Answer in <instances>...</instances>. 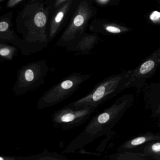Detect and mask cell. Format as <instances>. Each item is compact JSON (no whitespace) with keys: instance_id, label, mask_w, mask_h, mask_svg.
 <instances>
[{"instance_id":"ac0fdd59","label":"cell","mask_w":160,"mask_h":160,"mask_svg":"<svg viewBox=\"0 0 160 160\" xmlns=\"http://www.w3.org/2000/svg\"><path fill=\"white\" fill-rule=\"evenodd\" d=\"M3 0H0V2H2V1H3Z\"/></svg>"},{"instance_id":"6da1fadb","label":"cell","mask_w":160,"mask_h":160,"mask_svg":"<svg viewBox=\"0 0 160 160\" xmlns=\"http://www.w3.org/2000/svg\"><path fill=\"white\" fill-rule=\"evenodd\" d=\"M134 102L132 94H124L118 98L107 108L93 116L82 132L72 140L67 152H72L111 132Z\"/></svg>"},{"instance_id":"2e32d148","label":"cell","mask_w":160,"mask_h":160,"mask_svg":"<svg viewBox=\"0 0 160 160\" xmlns=\"http://www.w3.org/2000/svg\"><path fill=\"white\" fill-rule=\"evenodd\" d=\"M106 30L109 32H112V33H119L121 32V30L119 29L116 27H111V26L107 27Z\"/></svg>"},{"instance_id":"3957f363","label":"cell","mask_w":160,"mask_h":160,"mask_svg":"<svg viewBox=\"0 0 160 160\" xmlns=\"http://www.w3.org/2000/svg\"><path fill=\"white\" fill-rule=\"evenodd\" d=\"M156 63L152 60H148L133 70L126 72L125 89L131 88L141 89L147 84V81L156 72Z\"/></svg>"},{"instance_id":"7c38bea8","label":"cell","mask_w":160,"mask_h":160,"mask_svg":"<svg viewBox=\"0 0 160 160\" xmlns=\"http://www.w3.org/2000/svg\"><path fill=\"white\" fill-rule=\"evenodd\" d=\"M25 78L28 81H32L34 78V74L33 72L31 70H27L25 72Z\"/></svg>"},{"instance_id":"e0dca14e","label":"cell","mask_w":160,"mask_h":160,"mask_svg":"<svg viewBox=\"0 0 160 160\" xmlns=\"http://www.w3.org/2000/svg\"><path fill=\"white\" fill-rule=\"evenodd\" d=\"M3 160V158H2V157H0V160Z\"/></svg>"},{"instance_id":"277c9868","label":"cell","mask_w":160,"mask_h":160,"mask_svg":"<svg viewBox=\"0 0 160 160\" xmlns=\"http://www.w3.org/2000/svg\"><path fill=\"white\" fill-rule=\"evenodd\" d=\"M97 109L96 108L88 107L74 108L68 106L61 115L60 121L65 127L73 129L84 124Z\"/></svg>"},{"instance_id":"4fadbf2b","label":"cell","mask_w":160,"mask_h":160,"mask_svg":"<svg viewBox=\"0 0 160 160\" xmlns=\"http://www.w3.org/2000/svg\"><path fill=\"white\" fill-rule=\"evenodd\" d=\"M9 28V24L6 21L0 22V32H4L8 30Z\"/></svg>"},{"instance_id":"9a60e30c","label":"cell","mask_w":160,"mask_h":160,"mask_svg":"<svg viewBox=\"0 0 160 160\" xmlns=\"http://www.w3.org/2000/svg\"><path fill=\"white\" fill-rule=\"evenodd\" d=\"M22 1V0H9V1L7 3V7L9 8H12L17 5Z\"/></svg>"},{"instance_id":"5b68a950","label":"cell","mask_w":160,"mask_h":160,"mask_svg":"<svg viewBox=\"0 0 160 160\" xmlns=\"http://www.w3.org/2000/svg\"><path fill=\"white\" fill-rule=\"evenodd\" d=\"M141 89L144 92L146 108L150 112L152 118L160 115V85L159 83L146 84Z\"/></svg>"},{"instance_id":"9c48e42d","label":"cell","mask_w":160,"mask_h":160,"mask_svg":"<svg viewBox=\"0 0 160 160\" xmlns=\"http://www.w3.org/2000/svg\"><path fill=\"white\" fill-rule=\"evenodd\" d=\"M14 48L5 45L0 44V56L3 57H9L12 54Z\"/></svg>"},{"instance_id":"8992f818","label":"cell","mask_w":160,"mask_h":160,"mask_svg":"<svg viewBox=\"0 0 160 160\" xmlns=\"http://www.w3.org/2000/svg\"><path fill=\"white\" fill-rule=\"evenodd\" d=\"M156 140H160L159 134L147 133L125 141L119 147L118 151L119 152H121L124 150L132 149L138 146L145 145L147 143Z\"/></svg>"},{"instance_id":"5bb4252c","label":"cell","mask_w":160,"mask_h":160,"mask_svg":"<svg viewBox=\"0 0 160 160\" xmlns=\"http://www.w3.org/2000/svg\"><path fill=\"white\" fill-rule=\"evenodd\" d=\"M160 18V13L157 11H154L150 15V18L152 21H156L158 20Z\"/></svg>"},{"instance_id":"8fae6325","label":"cell","mask_w":160,"mask_h":160,"mask_svg":"<svg viewBox=\"0 0 160 160\" xmlns=\"http://www.w3.org/2000/svg\"><path fill=\"white\" fill-rule=\"evenodd\" d=\"M64 16V13L62 12H60L57 14L56 16L54 18V26L56 24H58L59 23H60L61 21L62 20Z\"/></svg>"},{"instance_id":"ba28073f","label":"cell","mask_w":160,"mask_h":160,"mask_svg":"<svg viewBox=\"0 0 160 160\" xmlns=\"http://www.w3.org/2000/svg\"><path fill=\"white\" fill-rule=\"evenodd\" d=\"M47 17L43 12H39L35 14L33 18L34 26L40 29L44 28L47 23Z\"/></svg>"},{"instance_id":"7a4b0ae2","label":"cell","mask_w":160,"mask_h":160,"mask_svg":"<svg viewBox=\"0 0 160 160\" xmlns=\"http://www.w3.org/2000/svg\"><path fill=\"white\" fill-rule=\"evenodd\" d=\"M126 81V72L108 77L97 83L88 94L68 106L74 108L82 107L98 108L125 89Z\"/></svg>"},{"instance_id":"52a82bcc","label":"cell","mask_w":160,"mask_h":160,"mask_svg":"<svg viewBox=\"0 0 160 160\" xmlns=\"http://www.w3.org/2000/svg\"><path fill=\"white\" fill-rule=\"evenodd\" d=\"M144 147V154L148 156H152L155 159H160V140L152 141L146 144Z\"/></svg>"},{"instance_id":"30bf717a","label":"cell","mask_w":160,"mask_h":160,"mask_svg":"<svg viewBox=\"0 0 160 160\" xmlns=\"http://www.w3.org/2000/svg\"><path fill=\"white\" fill-rule=\"evenodd\" d=\"M84 22V18L81 15H78L74 20V24L77 27L81 26Z\"/></svg>"}]
</instances>
